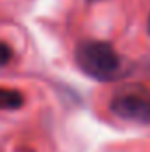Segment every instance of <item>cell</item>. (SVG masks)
<instances>
[{"label": "cell", "instance_id": "4", "mask_svg": "<svg viewBox=\"0 0 150 152\" xmlns=\"http://www.w3.org/2000/svg\"><path fill=\"white\" fill-rule=\"evenodd\" d=\"M11 60H12V50H11V46L7 42L0 41V67L7 66Z\"/></svg>", "mask_w": 150, "mask_h": 152}, {"label": "cell", "instance_id": "1", "mask_svg": "<svg viewBox=\"0 0 150 152\" xmlns=\"http://www.w3.org/2000/svg\"><path fill=\"white\" fill-rule=\"evenodd\" d=\"M76 66L99 81H115L125 75L120 53L106 41H79L74 50Z\"/></svg>", "mask_w": 150, "mask_h": 152}, {"label": "cell", "instance_id": "5", "mask_svg": "<svg viewBox=\"0 0 150 152\" xmlns=\"http://www.w3.org/2000/svg\"><path fill=\"white\" fill-rule=\"evenodd\" d=\"M147 28H149V34H150V16H149V23H147Z\"/></svg>", "mask_w": 150, "mask_h": 152}, {"label": "cell", "instance_id": "3", "mask_svg": "<svg viewBox=\"0 0 150 152\" xmlns=\"http://www.w3.org/2000/svg\"><path fill=\"white\" fill-rule=\"evenodd\" d=\"M25 103V97L16 88L0 87V110H20Z\"/></svg>", "mask_w": 150, "mask_h": 152}, {"label": "cell", "instance_id": "2", "mask_svg": "<svg viewBox=\"0 0 150 152\" xmlns=\"http://www.w3.org/2000/svg\"><path fill=\"white\" fill-rule=\"evenodd\" d=\"M110 110L118 118L150 124V90L141 85L127 87L115 94L110 103Z\"/></svg>", "mask_w": 150, "mask_h": 152}]
</instances>
